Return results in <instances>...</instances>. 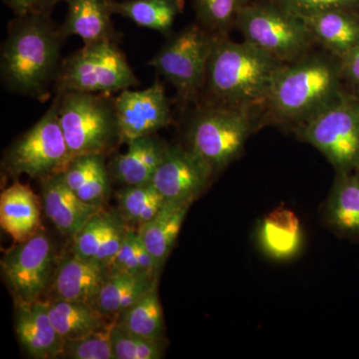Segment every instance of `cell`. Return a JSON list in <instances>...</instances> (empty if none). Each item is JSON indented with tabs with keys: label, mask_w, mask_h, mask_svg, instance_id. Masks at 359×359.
I'll use <instances>...</instances> for the list:
<instances>
[{
	"label": "cell",
	"mask_w": 359,
	"mask_h": 359,
	"mask_svg": "<svg viewBox=\"0 0 359 359\" xmlns=\"http://www.w3.org/2000/svg\"><path fill=\"white\" fill-rule=\"evenodd\" d=\"M347 88L341 62L313 50L276 73L263 107L262 124L297 129L330 107Z\"/></svg>",
	"instance_id": "cell-1"
},
{
	"label": "cell",
	"mask_w": 359,
	"mask_h": 359,
	"mask_svg": "<svg viewBox=\"0 0 359 359\" xmlns=\"http://www.w3.org/2000/svg\"><path fill=\"white\" fill-rule=\"evenodd\" d=\"M66 39L50 14L35 11L16 16L1 48L2 82L6 88L44 101L60 70Z\"/></svg>",
	"instance_id": "cell-2"
},
{
	"label": "cell",
	"mask_w": 359,
	"mask_h": 359,
	"mask_svg": "<svg viewBox=\"0 0 359 359\" xmlns=\"http://www.w3.org/2000/svg\"><path fill=\"white\" fill-rule=\"evenodd\" d=\"M285 63L250 42L217 36L208 65L203 102L257 108Z\"/></svg>",
	"instance_id": "cell-3"
},
{
	"label": "cell",
	"mask_w": 359,
	"mask_h": 359,
	"mask_svg": "<svg viewBox=\"0 0 359 359\" xmlns=\"http://www.w3.org/2000/svg\"><path fill=\"white\" fill-rule=\"evenodd\" d=\"M263 110L202 102L188 127V146L215 174L243 154L250 135L261 128Z\"/></svg>",
	"instance_id": "cell-4"
},
{
	"label": "cell",
	"mask_w": 359,
	"mask_h": 359,
	"mask_svg": "<svg viewBox=\"0 0 359 359\" xmlns=\"http://www.w3.org/2000/svg\"><path fill=\"white\" fill-rule=\"evenodd\" d=\"M59 122L73 158L106 156L120 142L115 98L111 94L57 93Z\"/></svg>",
	"instance_id": "cell-5"
},
{
	"label": "cell",
	"mask_w": 359,
	"mask_h": 359,
	"mask_svg": "<svg viewBox=\"0 0 359 359\" xmlns=\"http://www.w3.org/2000/svg\"><path fill=\"white\" fill-rule=\"evenodd\" d=\"M236 29L245 41L292 63L309 55L316 42L302 18L269 0H254L238 14Z\"/></svg>",
	"instance_id": "cell-6"
},
{
	"label": "cell",
	"mask_w": 359,
	"mask_h": 359,
	"mask_svg": "<svg viewBox=\"0 0 359 359\" xmlns=\"http://www.w3.org/2000/svg\"><path fill=\"white\" fill-rule=\"evenodd\" d=\"M294 131L327 158L337 174L359 170V92L347 86L334 104Z\"/></svg>",
	"instance_id": "cell-7"
},
{
	"label": "cell",
	"mask_w": 359,
	"mask_h": 359,
	"mask_svg": "<svg viewBox=\"0 0 359 359\" xmlns=\"http://www.w3.org/2000/svg\"><path fill=\"white\" fill-rule=\"evenodd\" d=\"M116 42L101 40L85 43L65 59L54 84L56 93L112 94L137 86L138 80Z\"/></svg>",
	"instance_id": "cell-8"
},
{
	"label": "cell",
	"mask_w": 359,
	"mask_h": 359,
	"mask_svg": "<svg viewBox=\"0 0 359 359\" xmlns=\"http://www.w3.org/2000/svg\"><path fill=\"white\" fill-rule=\"evenodd\" d=\"M215 35L195 23L172 34L149 62L176 89L180 101L198 103L204 92Z\"/></svg>",
	"instance_id": "cell-9"
},
{
	"label": "cell",
	"mask_w": 359,
	"mask_h": 359,
	"mask_svg": "<svg viewBox=\"0 0 359 359\" xmlns=\"http://www.w3.org/2000/svg\"><path fill=\"white\" fill-rule=\"evenodd\" d=\"M72 159L59 122L57 101L54 99L39 121L14 141L2 164L7 173L15 178L26 175L41 180L63 173Z\"/></svg>",
	"instance_id": "cell-10"
},
{
	"label": "cell",
	"mask_w": 359,
	"mask_h": 359,
	"mask_svg": "<svg viewBox=\"0 0 359 359\" xmlns=\"http://www.w3.org/2000/svg\"><path fill=\"white\" fill-rule=\"evenodd\" d=\"M56 264L53 245L45 233L39 231L29 240L16 243L1 259L2 275L15 302L41 299L50 287Z\"/></svg>",
	"instance_id": "cell-11"
},
{
	"label": "cell",
	"mask_w": 359,
	"mask_h": 359,
	"mask_svg": "<svg viewBox=\"0 0 359 359\" xmlns=\"http://www.w3.org/2000/svg\"><path fill=\"white\" fill-rule=\"evenodd\" d=\"M214 171L189 147L168 145L152 184L166 202L191 203L211 184Z\"/></svg>",
	"instance_id": "cell-12"
},
{
	"label": "cell",
	"mask_w": 359,
	"mask_h": 359,
	"mask_svg": "<svg viewBox=\"0 0 359 359\" xmlns=\"http://www.w3.org/2000/svg\"><path fill=\"white\" fill-rule=\"evenodd\" d=\"M115 106L121 144L154 135L173 121L169 100L159 79L140 91L123 90L115 98Z\"/></svg>",
	"instance_id": "cell-13"
},
{
	"label": "cell",
	"mask_w": 359,
	"mask_h": 359,
	"mask_svg": "<svg viewBox=\"0 0 359 359\" xmlns=\"http://www.w3.org/2000/svg\"><path fill=\"white\" fill-rule=\"evenodd\" d=\"M109 275V269L104 264L70 252L56 264L50 285L53 299L85 302L95 308L97 297Z\"/></svg>",
	"instance_id": "cell-14"
},
{
	"label": "cell",
	"mask_w": 359,
	"mask_h": 359,
	"mask_svg": "<svg viewBox=\"0 0 359 359\" xmlns=\"http://www.w3.org/2000/svg\"><path fill=\"white\" fill-rule=\"evenodd\" d=\"M15 332L26 353L32 358H61L65 341L49 314V301L15 302Z\"/></svg>",
	"instance_id": "cell-15"
},
{
	"label": "cell",
	"mask_w": 359,
	"mask_h": 359,
	"mask_svg": "<svg viewBox=\"0 0 359 359\" xmlns=\"http://www.w3.org/2000/svg\"><path fill=\"white\" fill-rule=\"evenodd\" d=\"M39 181L42 204L47 218L63 236L71 240L104 208L80 199L66 184L62 173L52 175Z\"/></svg>",
	"instance_id": "cell-16"
},
{
	"label": "cell",
	"mask_w": 359,
	"mask_h": 359,
	"mask_svg": "<svg viewBox=\"0 0 359 359\" xmlns=\"http://www.w3.org/2000/svg\"><path fill=\"white\" fill-rule=\"evenodd\" d=\"M316 44L335 58L346 57L359 44V13L327 8L302 16Z\"/></svg>",
	"instance_id": "cell-17"
},
{
	"label": "cell",
	"mask_w": 359,
	"mask_h": 359,
	"mask_svg": "<svg viewBox=\"0 0 359 359\" xmlns=\"http://www.w3.org/2000/svg\"><path fill=\"white\" fill-rule=\"evenodd\" d=\"M127 145L126 152L110 161L111 178L123 186L152 183L169 144L154 134L135 139Z\"/></svg>",
	"instance_id": "cell-18"
},
{
	"label": "cell",
	"mask_w": 359,
	"mask_h": 359,
	"mask_svg": "<svg viewBox=\"0 0 359 359\" xmlns=\"http://www.w3.org/2000/svg\"><path fill=\"white\" fill-rule=\"evenodd\" d=\"M41 203L29 186L15 182L0 196V224L15 243L39 233Z\"/></svg>",
	"instance_id": "cell-19"
},
{
	"label": "cell",
	"mask_w": 359,
	"mask_h": 359,
	"mask_svg": "<svg viewBox=\"0 0 359 359\" xmlns=\"http://www.w3.org/2000/svg\"><path fill=\"white\" fill-rule=\"evenodd\" d=\"M257 238L266 256L287 261L299 254L304 244L301 219L287 208H276L259 222Z\"/></svg>",
	"instance_id": "cell-20"
},
{
	"label": "cell",
	"mask_w": 359,
	"mask_h": 359,
	"mask_svg": "<svg viewBox=\"0 0 359 359\" xmlns=\"http://www.w3.org/2000/svg\"><path fill=\"white\" fill-rule=\"evenodd\" d=\"M325 219L337 235L359 241V170L337 174L325 203Z\"/></svg>",
	"instance_id": "cell-21"
},
{
	"label": "cell",
	"mask_w": 359,
	"mask_h": 359,
	"mask_svg": "<svg viewBox=\"0 0 359 359\" xmlns=\"http://www.w3.org/2000/svg\"><path fill=\"white\" fill-rule=\"evenodd\" d=\"M67 15L60 27L63 36L81 37L85 43L114 40L117 33L111 20L108 0H68Z\"/></svg>",
	"instance_id": "cell-22"
},
{
	"label": "cell",
	"mask_w": 359,
	"mask_h": 359,
	"mask_svg": "<svg viewBox=\"0 0 359 359\" xmlns=\"http://www.w3.org/2000/svg\"><path fill=\"white\" fill-rule=\"evenodd\" d=\"M68 187L80 199L104 207L111 194V175L104 155L73 158L62 173Z\"/></svg>",
	"instance_id": "cell-23"
},
{
	"label": "cell",
	"mask_w": 359,
	"mask_h": 359,
	"mask_svg": "<svg viewBox=\"0 0 359 359\" xmlns=\"http://www.w3.org/2000/svg\"><path fill=\"white\" fill-rule=\"evenodd\" d=\"M191 205V203L166 202L154 219L137 231L142 243L154 257L159 271L176 244Z\"/></svg>",
	"instance_id": "cell-24"
},
{
	"label": "cell",
	"mask_w": 359,
	"mask_h": 359,
	"mask_svg": "<svg viewBox=\"0 0 359 359\" xmlns=\"http://www.w3.org/2000/svg\"><path fill=\"white\" fill-rule=\"evenodd\" d=\"M111 13L133 21L135 25L156 30L169 39L185 0H108Z\"/></svg>",
	"instance_id": "cell-25"
},
{
	"label": "cell",
	"mask_w": 359,
	"mask_h": 359,
	"mask_svg": "<svg viewBox=\"0 0 359 359\" xmlns=\"http://www.w3.org/2000/svg\"><path fill=\"white\" fill-rule=\"evenodd\" d=\"M155 287L157 280L147 276L110 273L97 297L95 309L105 318L115 320Z\"/></svg>",
	"instance_id": "cell-26"
},
{
	"label": "cell",
	"mask_w": 359,
	"mask_h": 359,
	"mask_svg": "<svg viewBox=\"0 0 359 359\" xmlns=\"http://www.w3.org/2000/svg\"><path fill=\"white\" fill-rule=\"evenodd\" d=\"M49 314L54 327L65 341L83 339L108 325L105 316L85 302L50 299Z\"/></svg>",
	"instance_id": "cell-27"
},
{
	"label": "cell",
	"mask_w": 359,
	"mask_h": 359,
	"mask_svg": "<svg viewBox=\"0 0 359 359\" xmlns=\"http://www.w3.org/2000/svg\"><path fill=\"white\" fill-rule=\"evenodd\" d=\"M118 212L129 228L138 231L157 216L166 200L152 183L124 186L116 193Z\"/></svg>",
	"instance_id": "cell-28"
},
{
	"label": "cell",
	"mask_w": 359,
	"mask_h": 359,
	"mask_svg": "<svg viewBox=\"0 0 359 359\" xmlns=\"http://www.w3.org/2000/svg\"><path fill=\"white\" fill-rule=\"evenodd\" d=\"M115 325L125 332L145 339H163L164 318L157 287L120 313L115 318Z\"/></svg>",
	"instance_id": "cell-29"
},
{
	"label": "cell",
	"mask_w": 359,
	"mask_h": 359,
	"mask_svg": "<svg viewBox=\"0 0 359 359\" xmlns=\"http://www.w3.org/2000/svg\"><path fill=\"white\" fill-rule=\"evenodd\" d=\"M254 0H192L197 23L215 36H229L238 14Z\"/></svg>",
	"instance_id": "cell-30"
},
{
	"label": "cell",
	"mask_w": 359,
	"mask_h": 359,
	"mask_svg": "<svg viewBox=\"0 0 359 359\" xmlns=\"http://www.w3.org/2000/svg\"><path fill=\"white\" fill-rule=\"evenodd\" d=\"M117 210L102 208L87 222L83 229L72 238L71 252L83 259L98 262L99 255Z\"/></svg>",
	"instance_id": "cell-31"
},
{
	"label": "cell",
	"mask_w": 359,
	"mask_h": 359,
	"mask_svg": "<svg viewBox=\"0 0 359 359\" xmlns=\"http://www.w3.org/2000/svg\"><path fill=\"white\" fill-rule=\"evenodd\" d=\"M116 359H160L164 355L163 339H150L130 334L113 325L111 330Z\"/></svg>",
	"instance_id": "cell-32"
},
{
	"label": "cell",
	"mask_w": 359,
	"mask_h": 359,
	"mask_svg": "<svg viewBox=\"0 0 359 359\" xmlns=\"http://www.w3.org/2000/svg\"><path fill=\"white\" fill-rule=\"evenodd\" d=\"M114 320L103 330L72 341H66L61 358L70 359H116L111 340Z\"/></svg>",
	"instance_id": "cell-33"
},
{
	"label": "cell",
	"mask_w": 359,
	"mask_h": 359,
	"mask_svg": "<svg viewBox=\"0 0 359 359\" xmlns=\"http://www.w3.org/2000/svg\"><path fill=\"white\" fill-rule=\"evenodd\" d=\"M299 18L327 8H346L359 13V0H269Z\"/></svg>",
	"instance_id": "cell-34"
},
{
	"label": "cell",
	"mask_w": 359,
	"mask_h": 359,
	"mask_svg": "<svg viewBox=\"0 0 359 359\" xmlns=\"http://www.w3.org/2000/svg\"><path fill=\"white\" fill-rule=\"evenodd\" d=\"M137 231L129 228L117 254L113 257L109 266L110 273H127V275L143 276L137 259Z\"/></svg>",
	"instance_id": "cell-35"
},
{
	"label": "cell",
	"mask_w": 359,
	"mask_h": 359,
	"mask_svg": "<svg viewBox=\"0 0 359 359\" xmlns=\"http://www.w3.org/2000/svg\"><path fill=\"white\" fill-rule=\"evenodd\" d=\"M340 62L344 82L349 88L359 92V44Z\"/></svg>",
	"instance_id": "cell-36"
},
{
	"label": "cell",
	"mask_w": 359,
	"mask_h": 359,
	"mask_svg": "<svg viewBox=\"0 0 359 359\" xmlns=\"http://www.w3.org/2000/svg\"><path fill=\"white\" fill-rule=\"evenodd\" d=\"M43 0H4L16 16H23L26 14L39 11Z\"/></svg>",
	"instance_id": "cell-37"
},
{
	"label": "cell",
	"mask_w": 359,
	"mask_h": 359,
	"mask_svg": "<svg viewBox=\"0 0 359 359\" xmlns=\"http://www.w3.org/2000/svg\"><path fill=\"white\" fill-rule=\"evenodd\" d=\"M68 0H43L41 6H40L39 11L44 13L51 14L53 11L54 6L58 4L59 2H67Z\"/></svg>",
	"instance_id": "cell-38"
}]
</instances>
